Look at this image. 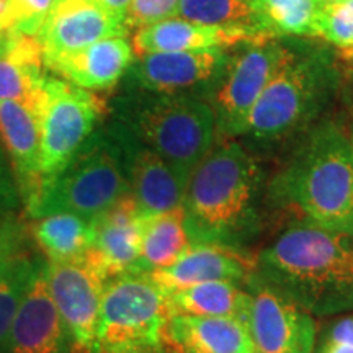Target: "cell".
<instances>
[{"label":"cell","mask_w":353,"mask_h":353,"mask_svg":"<svg viewBox=\"0 0 353 353\" xmlns=\"http://www.w3.org/2000/svg\"><path fill=\"white\" fill-rule=\"evenodd\" d=\"M316 37L341 50L353 46V0H329L321 8Z\"/></svg>","instance_id":"29"},{"label":"cell","mask_w":353,"mask_h":353,"mask_svg":"<svg viewBox=\"0 0 353 353\" xmlns=\"http://www.w3.org/2000/svg\"><path fill=\"white\" fill-rule=\"evenodd\" d=\"M125 20L97 0H65L52 8L38 39L44 61L72 54L112 37H126Z\"/></svg>","instance_id":"12"},{"label":"cell","mask_w":353,"mask_h":353,"mask_svg":"<svg viewBox=\"0 0 353 353\" xmlns=\"http://www.w3.org/2000/svg\"><path fill=\"white\" fill-rule=\"evenodd\" d=\"M348 234L319 226L288 229L260 257L275 290L307 312L353 309V247Z\"/></svg>","instance_id":"1"},{"label":"cell","mask_w":353,"mask_h":353,"mask_svg":"<svg viewBox=\"0 0 353 353\" xmlns=\"http://www.w3.org/2000/svg\"><path fill=\"white\" fill-rule=\"evenodd\" d=\"M94 244L87 250L110 280L138 272L144 218L130 193L95 218Z\"/></svg>","instance_id":"15"},{"label":"cell","mask_w":353,"mask_h":353,"mask_svg":"<svg viewBox=\"0 0 353 353\" xmlns=\"http://www.w3.org/2000/svg\"><path fill=\"white\" fill-rule=\"evenodd\" d=\"M216 126L214 108L193 97L161 100L139 117L145 148L164 159L187 183L213 151Z\"/></svg>","instance_id":"6"},{"label":"cell","mask_w":353,"mask_h":353,"mask_svg":"<svg viewBox=\"0 0 353 353\" xmlns=\"http://www.w3.org/2000/svg\"><path fill=\"white\" fill-rule=\"evenodd\" d=\"M250 255L219 242H196L174 265L148 273L167 294L208 281H237L255 268Z\"/></svg>","instance_id":"14"},{"label":"cell","mask_w":353,"mask_h":353,"mask_svg":"<svg viewBox=\"0 0 353 353\" xmlns=\"http://www.w3.org/2000/svg\"><path fill=\"white\" fill-rule=\"evenodd\" d=\"M38 270L39 267L37 263L30 262L26 257H21L6 275L0 276V339L10 327L17 309H19L21 299L25 298Z\"/></svg>","instance_id":"28"},{"label":"cell","mask_w":353,"mask_h":353,"mask_svg":"<svg viewBox=\"0 0 353 353\" xmlns=\"http://www.w3.org/2000/svg\"><path fill=\"white\" fill-rule=\"evenodd\" d=\"M294 57L283 46L263 43L234 61L216 94V123L228 134H242L250 110L273 77Z\"/></svg>","instance_id":"9"},{"label":"cell","mask_w":353,"mask_h":353,"mask_svg":"<svg viewBox=\"0 0 353 353\" xmlns=\"http://www.w3.org/2000/svg\"><path fill=\"white\" fill-rule=\"evenodd\" d=\"M223 61V50L154 52L138 57L134 76L149 90L174 94L208 81Z\"/></svg>","instance_id":"19"},{"label":"cell","mask_w":353,"mask_h":353,"mask_svg":"<svg viewBox=\"0 0 353 353\" xmlns=\"http://www.w3.org/2000/svg\"><path fill=\"white\" fill-rule=\"evenodd\" d=\"M23 257L19 252V247L13 239V236H0V276H3L10 270L13 265L17 263V260Z\"/></svg>","instance_id":"32"},{"label":"cell","mask_w":353,"mask_h":353,"mask_svg":"<svg viewBox=\"0 0 353 353\" xmlns=\"http://www.w3.org/2000/svg\"><path fill=\"white\" fill-rule=\"evenodd\" d=\"M33 236L50 262L81 257L94 244L95 221L70 213L34 218Z\"/></svg>","instance_id":"25"},{"label":"cell","mask_w":353,"mask_h":353,"mask_svg":"<svg viewBox=\"0 0 353 353\" xmlns=\"http://www.w3.org/2000/svg\"><path fill=\"white\" fill-rule=\"evenodd\" d=\"M290 195L314 226L353 232V156L342 141H322L290 176Z\"/></svg>","instance_id":"4"},{"label":"cell","mask_w":353,"mask_h":353,"mask_svg":"<svg viewBox=\"0 0 353 353\" xmlns=\"http://www.w3.org/2000/svg\"><path fill=\"white\" fill-rule=\"evenodd\" d=\"M244 324L254 353H312L314 321L306 309L275 288L250 294Z\"/></svg>","instance_id":"10"},{"label":"cell","mask_w":353,"mask_h":353,"mask_svg":"<svg viewBox=\"0 0 353 353\" xmlns=\"http://www.w3.org/2000/svg\"><path fill=\"white\" fill-rule=\"evenodd\" d=\"M44 278L64 324L82 348L97 353V327L105 286L110 278L85 252L64 262H50Z\"/></svg>","instance_id":"8"},{"label":"cell","mask_w":353,"mask_h":353,"mask_svg":"<svg viewBox=\"0 0 353 353\" xmlns=\"http://www.w3.org/2000/svg\"><path fill=\"white\" fill-rule=\"evenodd\" d=\"M185 210L176 208L151 218H144L141 232L138 273H151L174 265L192 247Z\"/></svg>","instance_id":"23"},{"label":"cell","mask_w":353,"mask_h":353,"mask_svg":"<svg viewBox=\"0 0 353 353\" xmlns=\"http://www.w3.org/2000/svg\"><path fill=\"white\" fill-rule=\"evenodd\" d=\"M312 87V74L306 65L293 59L260 94L247 117L244 132L268 138L291 130L301 120L311 100Z\"/></svg>","instance_id":"13"},{"label":"cell","mask_w":353,"mask_h":353,"mask_svg":"<svg viewBox=\"0 0 353 353\" xmlns=\"http://www.w3.org/2000/svg\"><path fill=\"white\" fill-rule=\"evenodd\" d=\"M61 2H65V0H56V6H57V3H61Z\"/></svg>","instance_id":"39"},{"label":"cell","mask_w":353,"mask_h":353,"mask_svg":"<svg viewBox=\"0 0 353 353\" xmlns=\"http://www.w3.org/2000/svg\"><path fill=\"white\" fill-rule=\"evenodd\" d=\"M13 13V33L38 37L56 0H10Z\"/></svg>","instance_id":"31"},{"label":"cell","mask_w":353,"mask_h":353,"mask_svg":"<svg viewBox=\"0 0 353 353\" xmlns=\"http://www.w3.org/2000/svg\"><path fill=\"white\" fill-rule=\"evenodd\" d=\"M259 41L257 34L244 30L218 28L193 23L180 17L144 26L134 32L131 46L134 56L154 54V52H179L223 50L241 41Z\"/></svg>","instance_id":"17"},{"label":"cell","mask_w":353,"mask_h":353,"mask_svg":"<svg viewBox=\"0 0 353 353\" xmlns=\"http://www.w3.org/2000/svg\"><path fill=\"white\" fill-rule=\"evenodd\" d=\"M179 6L180 0H131L125 20L128 32L179 17Z\"/></svg>","instance_id":"30"},{"label":"cell","mask_w":353,"mask_h":353,"mask_svg":"<svg viewBox=\"0 0 353 353\" xmlns=\"http://www.w3.org/2000/svg\"><path fill=\"white\" fill-rule=\"evenodd\" d=\"M352 156H353V144H352Z\"/></svg>","instance_id":"40"},{"label":"cell","mask_w":353,"mask_h":353,"mask_svg":"<svg viewBox=\"0 0 353 353\" xmlns=\"http://www.w3.org/2000/svg\"><path fill=\"white\" fill-rule=\"evenodd\" d=\"M321 353H353V347L347 345V343H339L329 341L322 348Z\"/></svg>","instance_id":"37"},{"label":"cell","mask_w":353,"mask_h":353,"mask_svg":"<svg viewBox=\"0 0 353 353\" xmlns=\"http://www.w3.org/2000/svg\"><path fill=\"white\" fill-rule=\"evenodd\" d=\"M130 195L143 218L182 208L188 183L151 149L134 152L128 172Z\"/></svg>","instance_id":"20"},{"label":"cell","mask_w":353,"mask_h":353,"mask_svg":"<svg viewBox=\"0 0 353 353\" xmlns=\"http://www.w3.org/2000/svg\"><path fill=\"white\" fill-rule=\"evenodd\" d=\"M44 52L38 37L10 33L0 46V101L15 100L41 108Z\"/></svg>","instance_id":"22"},{"label":"cell","mask_w":353,"mask_h":353,"mask_svg":"<svg viewBox=\"0 0 353 353\" xmlns=\"http://www.w3.org/2000/svg\"><path fill=\"white\" fill-rule=\"evenodd\" d=\"M341 57H342V61H345L348 65H352L353 68V46L343 48V50H341Z\"/></svg>","instance_id":"38"},{"label":"cell","mask_w":353,"mask_h":353,"mask_svg":"<svg viewBox=\"0 0 353 353\" xmlns=\"http://www.w3.org/2000/svg\"><path fill=\"white\" fill-rule=\"evenodd\" d=\"M99 353H169L162 347V343L157 345H123V347H112L101 348Z\"/></svg>","instance_id":"34"},{"label":"cell","mask_w":353,"mask_h":353,"mask_svg":"<svg viewBox=\"0 0 353 353\" xmlns=\"http://www.w3.org/2000/svg\"><path fill=\"white\" fill-rule=\"evenodd\" d=\"M13 33V13L10 0H0V39Z\"/></svg>","instance_id":"35"},{"label":"cell","mask_w":353,"mask_h":353,"mask_svg":"<svg viewBox=\"0 0 353 353\" xmlns=\"http://www.w3.org/2000/svg\"><path fill=\"white\" fill-rule=\"evenodd\" d=\"M0 353H90L72 337L52 301L39 267L10 327L0 339Z\"/></svg>","instance_id":"11"},{"label":"cell","mask_w":353,"mask_h":353,"mask_svg":"<svg viewBox=\"0 0 353 353\" xmlns=\"http://www.w3.org/2000/svg\"><path fill=\"white\" fill-rule=\"evenodd\" d=\"M164 341L176 353H254L244 322L229 317L172 316Z\"/></svg>","instance_id":"21"},{"label":"cell","mask_w":353,"mask_h":353,"mask_svg":"<svg viewBox=\"0 0 353 353\" xmlns=\"http://www.w3.org/2000/svg\"><path fill=\"white\" fill-rule=\"evenodd\" d=\"M101 112V100L92 92L74 85L65 79L46 77L39 112V169L43 185L59 174L85 145Z\"/></svg>","instance_id":"7"},{"label":"cell","mask_w":353,"mask_h":353,"mask_svg":"<svg viewBox=\"0 0 353 353\" xmlns=\"http://www.w3.org/2000/svg\"><path fill=\"white\" fill-rule=\"evenodd\" d=\"M324 2H329V0H324Z\"/></svg>","instance_id":"41"},{"label":"cell","mask_w":353,"mask_h":353,"mask_svg":"<svg viewBox=\"0 0 353 353\" xmlns=\"http://www.w3.org/2000/svg\"><path fill=\"white\" fill-rule=\"evenodd\" d=\"M250 294L232 281H208L169 294L172 316L229 317L244 322Z\"/></svg>","instance_id":"24"},{"label":"cell","mask_w":353,"mask_h":353,"mask_svg":"<svg viewBox=\"0 0 353 353\" xmlns=\"http://www.w3.org/2000/svg\"><path fill=\"white\" fill-rule=\"evenodd\" d=\"M130 193L118 149L107 141L85 144L59 174L43 185L28 210L33 218L70 213L95 219Z\"/></svg>","instance_id":"3"},{"label":"cell","mask_w":353,"mask_h":353,"mask_svg":"<svg viewBox=\"0 0 353 353\" xmlns=\"http://www.w3.org/2000/svg\"><path fill=\"white\" fill-rule=\"evenodd\" d=\"M97 2H100L103 7H107L110 12H113L114 15H118L120 19L126 20V12L131 0H97Z\"/></svg>","instance_id":"36"},{"label":"cell","mask_w":353,"mask_h":353,"mask_svg":"<svg viewBox=\"0 0 353 353\" xmlns=\"http://www.w3.org/2000/svg\"><path fill=\"white\" fill-rule=\"evenodd\" d=\"M265 32L316 37L324 0H254Z\"/></svg>","instance_id":"27"},{"label":"cell","mask_w":353,"mask_h":353,"mask_svg":"<svg viewBox=\"0 0 353 353\" xmlns=\"http://www.w3.org/2000/svg\"><path fill=\"white\" fill-rule=\"evenodd\" d=\"M257 182V162L239 144L213 149L188 180L183 210L190 236L223 244L239 231L249 218Z\"/></svg>","instance_id":"2"},{"label":"cell","mask_w":353,"mask_h":353,"mask_svg":"<svg viewBox=\"0 0 353 353\" xmlns=\"http://www.w3.org/2000/svg\"><path fill=\"white\" fill-rule=\"evenodd\" d=\"M179 17L206 26L244 30L262 39L268 37L254 0H180Z\"/></svg>","instance_id":"26"},{"label":"cell","mask_w":353,"mask_h":353,"mask_svg":"<svg viewBox=\"0 0 353 353\" xmlns=\"http://www.w3.org/2000/svg\"><path fill=\"white\" fill-rule=\"evenodd\" d=\"M329 341L347 343V345L353 347V317L343 319L334 325L332 332H330Z\"/></svg>","instance_id":"33"},{"label":"cell","mask_w":353,"mask_h":353,"mask_svg":"<svg viewBox=\"0 0 353 353\" xmlns=\"http://www.w3.org/2000/svg\"><path fill=\"white\" fill-rule=\"evenodd\" d=\"M170 317L169 294L148 273L114 276L101 299L97 353L101 348L162 343Z\"/></svg>","instance_id":"5"},{"label":"cell","mask_w":353,"mask_h":353,"mask_svg":"<svg viewBox=\"0 0 353 353\" xmlns=\"http://www.w3.org/2000/svg\"><path fill=\"white\" fill-rule=\"evenodd\" d=\"M132 59L134 51L126 37H112L72 54L51 57L44 64L74 85L85 90H107L120 81Z\"/></svg>","instance_id":"18"},{"label":"cell","mask_w":353,"mask_h":353,"mask_svg":"<svg viewBox=\"0 0 353 353\" xmlns=\"http://www.w3.org/2000/svg\"><path fill=\"white\" fill-rule=\"evenodd\" d=\"M41 108L15 100L0 101V136L10 152L26 203H32L41 190L39 169L41 152Z\"/></svg>","instance_id":"16"}]
</instances>
